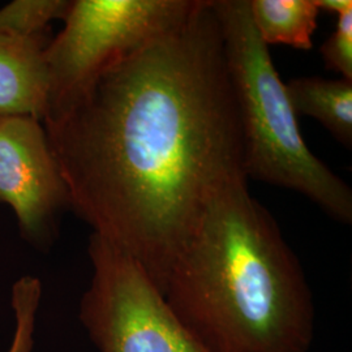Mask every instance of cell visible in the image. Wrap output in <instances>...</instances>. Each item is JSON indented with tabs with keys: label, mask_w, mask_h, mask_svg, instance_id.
I'll use <instances>...</instances> for the list:
<instances>
[{
	"label": "cell",
	"mask_w": 352,
	"mask_h": 352,
	"mask_svg": "<svg viewBox=\"0 0 352 352\" xmlns=\"http://www.w3.org/2000/svg\"><path fill=\"white\" fill-rule=\"evenodd\" d=\"M245 175L206 202L164 296L205 352H308L314 296L276 219Z\"/></svg>",
	"instance_id": "7a4b0ae2"
},
{
	"label": "cell",
	"mask_w": 352,
	"mask_h": 352,
	"mask_svg": "<svg viewBox=\"0 0 352 352\" xmlns=\"http://www.w3.org/2000/svg\"><path fill=\"white\" fill-rule=\"evenodd\" d=\"M71 1L16 0L0 10V29L23 36H42L52 20L64 19Z\"/></svg>",
	"instance_id": "30bf717a"
},
{
	"label": "cell",
	"mask_w": 352,
	"mask_h": 352,
	"mask_svg": "<svg viewBox=\"0 0 352 352\" xmlns=\"http://www.w3.org/2000/svg\"><path fill=\"white\" fill-rule=\"evenodd\" d=\"M212 1L238 106L247 179L296 190L351 225V188L302 139L286 84L252 23L250 0Z\"/></svg>",
	"instance_id": "3957f363"
},
{
	"label": "cell",
	"mask_w": 352,
	"mask_h": 352,
	"mask_svg": "<svg viewBox=\"0 0 352 352\" xmlns=\"http://www.w3.org/2000/svg\"><path fill=\"white\" fill-rule=\"evenodd\" d=\"M46 34L0 29V118L30 116L42 123L47 98Z\"/></svg>",
	"instance_id": "52a82bcc"
},
{
	"label": "cell",
	"mask_w": 352,
	"mask_h": 352,
	"mask_svg": "<svg viewBox=\"0 0 352 352\" xmlns=\"http://www.w3.org/2000/svg\"><path fill=\"white\" fill-rule=\"evenodd\" d=\"M296 115L318 120L344 148H352V80L299 77L286 84Z\"/></svg>",
	"instance_id": "ba28073f"
},
{
	"label": "cell",
	"mask_w": 352,
	"mask_h": 352,
	"mask_svg": "<svg viewBox=\"0 0 352 352\" xmlns=\"http://www.w3.org/2000/svg\"><path fill=\"white\" fill-rule=\"evenodd\" d=\"M318 11H327L340 16L352 11L351 0H314Z\"/></svg>",
	"instance_id": "4fadbf2b"
},
{
	"label": "cell",
	"mask_w": 352,
	"mask_h": 352,
	"mask_svg": "<svg viewBox=\"0 0 352 352\" xmlns=\"http://www.w3.org/2000/svg\"><path fill=\"white\" fill-rule=\"evenodd\" d=\"M327 69L352 80V11L338 16L336 30L321 46Z\"/></svg>",
	"instance_id": "7c38bea8"
},
{
	"label": "cell",
	"mask_w": 352,
	"mask_h": 352,
	"mask_svg": "<svg viewBox=\"0 0 352 352\" xmlns=\"http://www.w3.org/2000/svg\"><path fill=\"white\" fill-rule=\"evenodd\" d=\"M43 126L69 208L164 294L206 202L245 175L213 1L109 67Z\"/></svg>",
	"instance_id": "6da1fadb"
},
{
	"label": "cell",
	"mask_w": 352,
	"mask_h": 352,
	"mask_svg": "<svg viewBox=\"0 0 352 352\" xmlns=\"http://www.w3.org/2000/svg\"><path fill=\"white\" fill-rule=\"evenodd\" d=\"M0 202L12 208L20 234L45 248L69 195L42 123L30 116L0 118Z\"/></svg>",
	"instance_id": "8992f818"
},
{
	"label": "cell",
	"mask_w": 352,
	"mask_h": 352,
	"mask_svg": "<svg viewBox=\"0 0 352 352\" xmlns=\"http://www.w3.org/2000/svg\"><path fill=\"white\" fill-rule=\"evenodd\" d=\"M88 253L78 318L98 352H205L132 256L97 234Z\"/></svg>",
	"instance_id": "5b68a950"
},
{
	"label": "cell",
	"mask_w": 352,
	"mask_h": 352,
	"mask_svg": "<svg viewBox=\"0 0 352 352\" xmlns=\"http://www.w3.org/2000/svg\"><path fill=\"white\" fill-rule=\"evenodd\" d=\"M41 298L42 285L38 278L25 276L14 282L11 295L14 330L7 352H34Z\"/></svg>",
	"instance_id": "8fae6325"
},
{
	"label": "cell",
	"mask_w": 352,
	"mask_h": 352,
	"mask_svg": "<svg viewBox=\"0 0 352 352\" xmlns=\"http://www.w3.org/2000/svg\"><path fill=\"white\" fill-rule=\"evenodd\" d=\"M252 23L266 46L311 50L320 11L314 0H250Z\"/></svg>",
	"instance_id": "9c48e42d"
},
{
	"label": "cell",
	"mask_w": 352,
	"mask_h": 352,
	"mask_svg": "<svg viewBox=\"0 0 352 352\" xmlns=\"http://www.w3.org/2000/svg\"><path fill=\"white\" fill-rule=\"evenodd\" d=\"M200 0H75L45 51L42 124L58 120L109 67L184 24Z\"/></svg>",
	"instance_id": "277c9868"
}]
</instances>
